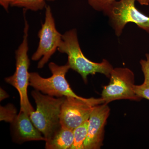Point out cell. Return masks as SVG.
I'll return each instance as SVG.
<instances>
[{
  "label": "cell",
  "instance_id": "obj_1",
  "mask_svg": "<svg viewBox=\"0 0 149 149\" xmlns=\"http://www.w3.org/2000/svg\"><path fill=\"white\" fill-rule=\"evenodd\" d=\"M58 50L67 55L68 64L71 69L81 75L85 83L88 82V75L96 73H101L110 78L113 67L104 59L98 63L91 61L84 56L80 49L76 29H70L62 35V40Z\"/></svg>",
  "mask_w": 149,
  "mask_h": 149
},
{
  "label": "cell",
  "instance_id": "obj_2",
  "mask_svg": "<svg viewBox=\"0 0 149 149\" xmlns=\"http://www.w3.org/2000/svg\"><path fill=\"white\" fill-rule=\"evenodd\" d=\"M31 95L35 100L37 108L30 113L29 117L47 141L61 127V112L65 97L56 98L52 96L43 95L36 90L31 92Z\"/></svg>",
  "mask_w": 149,
  "mask_h": 149
},
{
  "label": "cell",
  "instance_id": "obj_3",
  "mask_svg": "<svg viewBox=\"0 0 149 149\" xmlns=\"http://www.w3.org/2000/svg\"><path fill=\"white\" fill-rule=\"evenodd\" d=\"M26 10H24V27L22 42L15 51L16 69L13 75L6 77L7 83L14 87L18 91L20 97V110L27 114L35 111L30 104L27 96V88L29 85V73L28 72L30 61L28 57L29 50L28 42L29 24L26 17Z\"/></svg>",
  "mask_w": 149,
  "mask_h": 149
},
{
  "label": "cell",
  "instance_id": "obj_4",
  "mask_svg": "<svg viewBox=\"0 0 149 149\" xmlns=\"http://www.w3.org/2000/svg\"><path fill=\"white\" fill-rule=\"evenodd\" d=\"M49 67L52 74L48 78L41 77L37 72H30L29 85L37 91L52 97L83 98L74 93L65 78L67 72L70 69L69 65L67 63L59 66L54 63L51 62L49 63Z\"/></svg>",
  "mask_w": 149,
  "mask_h": 149
},
{
  "label": "cell",
  "instance_id": "obj_5",
  "mask_svg": "<svg viewBox=\"0 0 149 149\" xmlns=\"http://www.w3.org/2000/svg\"><path fill=\"white\" fill-rule=\"evenodd\" d=\"M136 0L116 1L104 14L108 17L115 35L120 37L127 23L133 22L149 34V17L137 9Z\"/></svg>",
  "mask_w": 149,
  "mask_h": 149
},
{
  "label": "cell",
  "instance_id": "obj_6",
  "mask_svg": "<svg viewBox=\"0 0 149 149\" xmlns=\"http://www.w3.org/2000/svg\"><path fill=\"white\" fill-rule=\"evenodd\" d=\"M135 74L127 68H113L108 85L104 86L101 96L105 103L113 101L129 100L140 101L141 97L134 91Z\"/></svg>",
  "mask_w": 149,
  "mask_h": 149
},
{
  "label": "cell",
  "instance_id": "obj_7",
  "mask_svg": "<svg viewBox=\"0 0 149 149\" xmlns=\"http://www.w3.org/2000/svg\"><path fill=\"white\" fill-rule=\"evenodd\" d=\"M104 103H105L104 101L101 97L78 98L65 97L61 112V127L74 130L89 120L95 106Z\"/></svg>",
  "mask_w": 149,
  "mask_h": 149
},
{
  "label": "cell",
  "instance_id": "obj_8",
  "mask_svg": "<svg viewBox=\"0 0 149 149\" xmlns=\"http://www.w3.org/2000/svg\"><path fill=\"white\" fill-rule=\"evenodd\" d=\"M45 21L38 32L40 42L37 50L33 54L32 59L40 60L38 68H42L48 62L51 56L58 49L62 40V35L57 31L50 6H46Z\"/></svg>",
  "mask_w": 149,
  "mask_h": 149
},
{
  "label": "cell",
  "instance_id": "obj_9",
  "mask_svg": "<svg viewBox=\"0 0 149 149\" xmlns=\"http://www.w3.org/2000/svg\"><path fill=\"white\" fill-rule=\"evenodd\" d=\"M107 104L104 103L96 106L91 112L84 149H99L102 146L105 126L110 110Z\"/></svg>",
  "mask_w": 149,
  "mask_h": 149
},
{
  "label": "cell",
  "instance_id": "obj_10",
  "mask_svg": "<svg viewBox=\"0 0 149 149\" xmlns=\"http://www.w3.org/2000/svg\"><path fill=\"white\" fill-rule=\"evenodd\" d=\"M12 134L15 142L21 144L31 141H45L46 139L38 130L29 117V115L20 111L11 123Z\"/></svg>",
  "mask_w": 149,
  "mask_h": 149
},
{
  "label": "cell",
  "instance_id": "obj_11",
  "mask_svg": "<svg viewBox=\"0 0 149 149\" xmlns=\"http://www.w3.org/2000/svg\"><path fill=\"white\" fill-rule=\"evenodd\" d=\"M73 141V130L61 127L50 139L45 141V148L70 149Z\"/></svg>",
  "mask_w": 149,
  "mask_h": 149
},
{
  "label": "cell",
  "instance_id": "obj_12",
  "mask_svg": "<svg viewBox=\"0 0 149 149\" xmlns=\"http://www.w3.org/2000/svg\"><path fill=\"white\" fill-rule=\"evenodd\" d=\"M89 120L81 124L73 130L74 141L70 149H84V143L88 133Z\"/></svg>",
  "mask_w": 149,
  "mask_h": 149
},
{
  "label": "cell",
  "instance_id": "obj_13",
  "mask_svg": "<svg viewBox=\"0 0 149 149\" xmlns=\"http://www.w3.org/2000/svg\"><path fill=\"white\" fill-rule=\"evenodd\" d=\"M55 0H15L10 6L22 8L27 10H29L33 11L42 10L46 8V1H53Z\"/></svg>",
  "mask_w": 149,
  "mask_h": 149
},
{
  "label": "cell",
  "instance_id": "obj_14",
  "mask_svg": "<svg viewBox=\"0 0 149 149\" xmlns=\"http://www.w3.org/2000/svg\"><path fill=\"white\" fill-rule=\"evenodd\" d=\"M17 110L12 104H8L5 107L1 106L0 120L11 123L16 117Z\"/></svg>",
  "mask_w": 149,
  "mask_h": 149
},
{
  "label": "cell",
  "instance_id": "obj_15",
  "mask_svg": "<svg viewBox=\"0 0 149 149\" xmlns=\"http://www.w3.org/2000/svg\"><path fill=\"white\" fill-rule=\"evenodd\" d=\"M116 0H88V4L95 10L105 11L116 1Z\"/></svg>",
  "mask_w": 149,
  "mask_h": 149
},
{
  "label": "cell",
  "instance_id": "obj_16",
  "mask_svg": "<svg viewBox=\"0 0 149 149\" xmlns=\"http://www.w3.org/2000/svg\"><path fill=\"white\" fill-rule=\"evenodd\" d=\"M134 91L136 95L141 99L145 98L149 100V85L144 83L141 85H135Z\"/></svg>",
  "mask_w": 149,
  "mask_h": 149
},
{
  "label": "cell",
  "instance_id": "obj_17",
  "mask_svg": "<svg viewBox=\"0 0 149 149\" xmlns=\"http://www.w3.org/2000/svg\"><path fill=\"white\" fill-rule=\"evenodd\" d=\"M146 60H141L140 64L144 75L143 83L149 85V54L146 55Z\"/></svg>",
  "mask_w": 149,
  "mask_h": 149
},
{
  "label": "cell",
  "instance_id": "obj_18",
  "mask_svg": "<svg viewBox=\"0 0 149 149\" xmlns=\"http://www.w3.org/2000/svg\"><path fill=\"white\" fill-rule=\"evenodd\" d=\"M15 0H0V4L6 11H8L9 7Z\"/></svg>",
  "mask_w": 149,
  "mask_h": 149
},
{
  "label": "cell",
  "instance_id": "obj_19",
  "mask_svg": "<svg viewBox=\"0 0 149 149\" xmlns=\"http://www.w3.org/2000/svg\"><path fill=\"white\" fill-rule=\"evenodd\" d=\"M9 97L8 94L2 88L0 89V101H2L4 99L7 98Z\"/></svg>",
  "mask_w": 149,
  "mask_h": 149
},
{
  "label": "cell",
  "instance_id": "obj_20",
  "mask_svg": "<svg viewBox=\"0 0 149 149\" xmlns=\"http://www.w3.org/2000/svg\"><path fill=\"white\" fill-rule=\"evenodd\" d=\"M141 5L148 6L149 5V0H136Z\"/></svg>",
  "mask_w": 149,
  "mask_h": 149
}]
</instances>
